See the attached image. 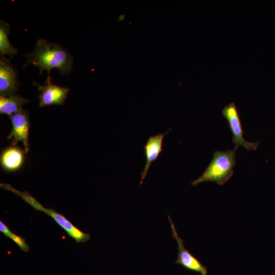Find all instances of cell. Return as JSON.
I'll return each instance as SVG.
<instances>
[{
    "instance_id": "obj_1",
    "label": "cell",
    "mask_w": 275,
    "mask_h": 275,
    "mask_svg": "<svg viewBox=\"0 0 275 275\" xmlns=\"http://www.w3.org/2000/svg\"><path fill=\"white\" fill-rule=\"evenodd\" d=\"M25 56L28 60L24 67L33 65L40 69V74L46 70L48 81L51 80L49 74L52 68L58 69L63 75H68L72 69L73 57L69 52L61 45L44 39H39L34 50Z\"/></svg>"
},
{
    "instance_id": "obj_2",
    "label": "cell",
    "mask_w": 275,
    "mask_h": 275,
    "mask_svg": "<svg viewBox=\"0 0 275 275\" xmlns=\"http://www.w3.org/2000/svg\"><path fill=\"white\" fill-rule=\"evenodd\" d=\"M235 164V150L216 151L204 173L193 181L191 185L196 186L208 181L215 182L220 185H223L233 176V168Z\"/></svg>"
},
{
    "instance_id": "obj_3",
    "label": "cell",
    "mask_w": 275,
    "mask_h": 275,
    "mask_svg": "<svg viewBox=\"0 0 275 275\" xmlns=\"http://www.w3.org/2000/svg\"><path fill=\"white\" fill-rule=\"evenodd\" d=\"M2 187L11 191L21 197L35 210L43 211L47 215L51 216L60 226L65 230L68 235L73 238L76 242H85L90 239V235L89 233L80 231L64 215L56 212L53 209L44 208L28 192H21L17 190L9 184H2Z\"/></svg>"
},
{
    "instance_id": "obj_4",
    "label": "cell",
    "mask_w": 275,
    "mask_h": 275,
    "mask_svg": "<svg viewBox=\"0 0 275 275\" xmlns=\"http://www.w3.org/2000/svg\"><path fill=\"white\" fill-rule=\"evenodd\" d=\"M222 114L227 119L233 135L232 141L235 145L234 150H236L239 146L244 147L247 151L256 150L260 143L259 141L250 142L243 138L244 132L235 103L232 102L226 105L222 110Z\"/></svg>"
},
{
    "instance_id": "obj_5",
    "label": "cell",
    "mask_w": 275,
    "mask_h": 275,
    "mask_svg": "<svg viewBox=\"0 0 275 275\" xmlns=\"http://www.w3.org/2000/svg\"><path fill=\"white\" fill-rule=\"evenodd\" d=\"M168 219L172 230V236L176 239L178 244V258L175 263L182 265L188 270L198 272L201 275H206L208 272L207 267L186 249L184 245L183 240L179 236L175 225L169 215H168Z\"/></svg>"
},
{
    "instance_id": "obj_6",
    "label": "cell",
    "mask_w": 275,
    "mask_h": 275,
    "mask_svg": "<svg viewBox=\"0 0 275 275\" xmlns=\"http://www.w3.org/2000/svg\"><path fill=\"white\" fill-rule=\"evenodd\" d=\"M9 117L12 129L7 139H12L13 146L21 142L24 146L25 152L27 153L29 151V131L30 127L29 114L26 110L22 109Z\"/></svg>"
},
{
    "instance_id": "obj_7",
    "label": "cell",
    "mask_w": 275,
    "mask_h": 275,
    "mask_svg": "<svg viewBox=\"0 0 275 275\" xmlns=\"http://www.w3.org/2000/svg\"><path fill=\"white\" fill-rule=\"evenodd\" d=\"M34 84L41 93L39 95V106L63 105L70 90L69 88L53 85L51 80H46L43 86Z\"/></svg>"
},
{
    "instance_id": "obj_8",
    "label": "cell",
    "mask_w": 275,
    "mask_h": 275,
    "mask_svg": "<svg viewBox=\"0 0 275 275\" xmlns=\"http://www.w3.org/2000/svg\"><path fill=\"white\" fill-rule=\"evenodd\" d=\"M18 85V80L10 61L2 56L0 58L1 95H14Z\"/></svg>"
},
{
    "instance_id": "obj_9",
    "label": "cell",
    "mask_w": 275,
    "mask_h": 275,
    "mask_svg": "<svg viewBox=\"0 0 275 275\" xmlns=\"http://www.w3.org/2000/svg\"><path fill=\"white\" fill-rule=\"evenodd\" d=\"M168 132V131L164 134L159 133L154 136H150L144 146V154L146 162L144 169L141 173L140 185L142 184L151 164L158 158L162 151L163 139Z\"/></svg>"
},
{
    "instance_id": "obj_10",
    "label": "cell",
    "mask_w": 275,
    "mask_h": 275,
    "mask_svg": "<svg viewBox=\"0 0 275 275\" xmlns=\"http://www.w3.org/2000/svg\"><path fill=\"white\" fill-rule=\"evenodd\" d=\"M24 160L23 151L18 147L11 146L2 152L0 158L1 166L6 172H13L21 168Z\"/></svg>"
},
{
    "instance_id": "obj_11",
    "label": "cell",
    "mask_w": 275,
    "mask_h": 275,
    "mask_svg": "<svg viewBox=\"0 0 275 275\" xmlns=\"http://www.w3.org/2000/svg\"><path fill=\"white\" fill-rule=\"evenodd\" d=\"M28 100L20 95L0 96V113L7 114L9 116L17 113L22 109V106Z\"/></svg>"
},
{
    "instance_id": "obj_12",
    "label": "cell",
    "mask_w": 275,
    "mask_h": 275,
    "mask_svg": "<svg viewBox=\"0 0 275 275\" xmlns=\"http://www.w3.org/2000/svg\"><path fill=\"white\" fill-rule=\"evenodd\" d=\"M9 24L1 19L0 22V54L2 56L8 54L11 58L17 53V50L14 48L8 40L10 33Z\"/></svg>"
},
{
    "instance_id": "obj_13",
    "label": "cell",
    "mask_w": 275,
    "mask_h": 275,
    "mask_svg": "<svg viewBox=\"0 0 275 275\" xmlns=\"http://www.w3.org/2000/svg\"><path fill=\"white\" fill-rule=\"evenodd\" d=\"M0 231L2 232L6 236L11 239L19 247L20 249L27 252L29 251V245L25 242V239L20 236H18L12 232L3 222L0 221Z\"/></svg>"
},
{
    "instance_id": "obj_14",
    "label": "cell",
    "mask_w": 275,
    "mask_h": 275,
    "mask_svg": "<svg viewBox=\"0 0 275 275\" xmlns=\"http://www.w3.org/2000/svg\"><path fill=\"white\" fill-rule=\"evenodd\" d=\"M124 17H125V15H121L120 16L119 19H120V20H122L124 19Z\"/></svg>"
}]
</instances>
